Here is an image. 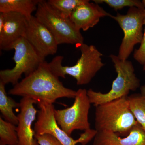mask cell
<instances>
[{"instance_id": "6da1fadb", "label": "cell", "mask_w": 145, "mask_h": 145, "mask_svg": "<svg viewBox=\"0 0 145 145\" xmlns=\"http://www.w3.org/2000/svg\"><path fill=\"white\" fill-rule=\"evenodd\" d=\"M8 93L33 99L37 104H53L61 98L75 99L77 91L65 87L44 61L34 72L14 86Z\"/></svg>"}, {"instance_id": "7a4b0ae2", "label": "cell", "mask_w": 145, "mask_h": 145, "mask_svg": "<svg viewBox=\"0 0 145 145\" xmlns=\"http://www.w3.org/2000/svg\"><path fill=\"white\" fill-rule=\"evenodd\" d=\"M78 48L81 55L74 65L63 66V57L60 55L53 58L48 64L59 78H65L66 75H69L75 78L77 85H84L90 83L105 64L102 62L103 54L94 46L83 43Z\"/></svg>"}, {"instance_id": "3957f363", "label": "cell", "mask_w": 145, "mask_h": 145, "mask_svg": "<svg viewBox=\"0 0 145 145\" xmlns=\"http://www.w3.org/2000/svg\"><path fill=\"white\" fill-rule=\"evenodd\" d=\"M127 96L96 106L95 127L98 132L128 134L138 124L130 108Z\"/></svg>"}, {"instance_id": "277c9868", "label": "cell", "mask_w": 145, "mask_h": 145, "mask_svg": "<svg viewBox=\"0 0 145 145\" xmlns=\"http://www.w3.org/2000/svg\"><path fill=\"white\" fill-rule=\"evenodd\" d=\"M110 57L114 63L117 76L112 82L111 89L107 93L94 91L91 89L87 90L91 103L95 106L126 97L130 91H134L140 87V80L135 75L131 62L128 60L122 61L114 54H111Z\"/></svg>"}, {"instance_id": "5b68a950", "label": "cell", "mask_w": 145, "mask_h": 145, "mask_svg": "<svg viewBox=\"0 0 145 145\" xmlns=\"http://www.w3.org/2000/svg\"><path fill=\"white\" fill-rule=\"evenodd\" d=\"M35 16L48 29L58 44H74L78 47L84 43L80 30L70 18L63 17L47 1L40 0Z\"/></svg>"}, {"instance_id": "8992f818", "label": "cell", "mask_w": 145, "mask_h": 145, "mask_svg": "<svg viewBox=\"0 0 145 145\" xmlns=\"http://www.w3.org/2000/svg\"><path fill=\"white\" fill-rule=\"evenodd\" d=\"M15 50L13 57L15 65L11 69L0 71V81L7 84L15 86L23 74L25 77L34 72L40 65L44 61L33 46L24 37L19 39L13 44L11 50Z\"/></svg>"}, {"instance_id": "52a82bcc", "label": "cell", "mask_w": 145, "mask_h": 145, "mask_svg": "<svg viewBox=\"0 0 145 145\" xmlns=\"http://www.w3.org/2000/svg\"><path fill=\"white\" fill-rule=\"evenodd\" d=\"M145 16V8L136 7H130L125 15L118 13L116 16H110L123 31V38L117 55L122 61L127 60L135 46L142 42Z\"/></svg>"}, {"instance_id": "ba28073f", "label": "cell", "mask_w": 145, "mask_h": 145, "mask_svg": "<svg viewBox=\"0 0 145 145\" xmlns=\"http://www.w3.org/2000/svg\"><path fill=\"white\" fill-rule=\"evenodd\" d=\"M74 99V103L70 107L54 110V117L57 123L70 136L75 130L85 131L90 129L88 114L91 103L87 90L79 89Z\"/></svg>"}, {"instance_id": "9c48e42d", "label": "cell", "mask_w": 145, "mask_h": 145, "mask_svg": "<svg viewBox=\"0 0 145 145\" xmlns=\"http://www.w3.org/2000/svg\"><path fill=\"white\" fill-rule=\"evenodd\" d=\"M38 54L45 58L57 52L59 44L48 29L35 16L27 18L25 36Z\"/></svg>"}, {"instance_id": "30bf717a", "label": "cell", "mask_w": 145, "mask_h": 145, "mask_svg": "<svg viewBox=\"0 0 145 145\" xmlns=\"http://www.w3.org/2000/svg\"><path fill=\"white\" fill-rule=\"evenodd\" d=\"M39 110L37 113V119L34 124L35 134H49L55 137L63 145H76L75 140L65 132L57 123L54 117L53 104L46 102H39Z\"/></svg>"}, {"instance_id": "8fae6325", "label": "cell", "mask_w": 145, "mask_h": 145, "mask_svg": "<svg viewBox=\"0 0 145 145\" xmlns=\"http://www.w3.org/2000/svg\"><path fill=\"white\" fill-rule=\"evenodd\" d=\"M37 102L33 99L22 98L20 101V112L18 115L17 127L18 145H39L35 138V133L32 125L38 110L34 105Z\"/></svg>"}, {"instance_id": "7c38bea8", "label": "cell", "mask_w": 145, "mask_h": 145, "mask_svg": "<svg viewBox=\"0 0 145 145\" xmlns=\"http://www.w3.org/2000/svg\"><path fill=\"white\" fill-rule=\"evenodd\" d=\"M4 24L0 31V48L9 50L14 43L25 37L27 27V18L17 13H3Z\"/></svg>"}, {"instance_id": "4fadbf2b", "label": "cell", "mask_w": 145, "mask_h": 145, "mask_svg": "<svg viewBox=\"0 0 145 145\" xmlns=\"http://www.w3.org/2000/svg\"><path fill=\"white\" fill-rule=\"evenodd\" d=\"M111 16L98 4L85 0L75 8L70 19L78 29L86 31L96 25L101 18Z\"/></svg>"}, {"instance_id": "5bb4252c", "label": "cell", "mask_w": 145, "mask_h": 145, "mask_svg": "<svg viewBox=\"0 0 145 145\" xmlns=\"http://www.w3.org/2000/svg\"><path fill=\"white\" fill-rule=\"evenodd\" d=\"M93 145H145V131L138 123L124 138L113 132H98L94 138Z\"/></svg>"}, {"instance_id": "9a60e30c", "label": "cell", "mask_w": 145, "mask_h": 145, "mask_svg": "<svg viewBox=\"0 0 145 145\" xmlns=\"http://www.w3.org/2000/svg\"><path fill=\"white\" fill-rule=\"evenodd\" d=\"M40 0H0V13L13 12L29 18L37 10Z\"/></svg>"}, {"instance_id": "2e32d148", "label": "cell", "mask_w": 145, "mask_h": 145, "mask_svg": "<svg viewBox=\"0 0 145 145\" xmlns=\"http://www.w3.org/2000/svg\"><path fill=\"white\" fill-rule=\"evenodd\" d=\"M5 84L0 81V111L7 121L18 125V115L13 112V108H20V103H17L11 97L7 96Z\"/></svg>"}, {"instance_id": "e0dca14e", "label": "cell", "mask_w": 145, "mask_h": 145, "mask_svg": "<svg viewBox=\"0 0 145 145\" xmlns=\"http://www.w3.org/2000/svg\"><path fill=\"white\" fill-rule=\"evenodd\" d=\"M130 108L138 123L145 131V101L140 93L127 96Z\"/></svg>"}, {"instance_id": "ac0fdd59", "label": "cell", "mask_w": 145, "mask_h": 145, "mask_svg": "<svg viewBox=\"0 0 145 145\" xmlns=\"http://www.w3.org/2000/svg\"><path fill=\"white\" fill-rule=\"evenodd\" d=\"M0 143L5 145H18L17 127L0 117Z\"/></svg>"}, {"instance_id": "d6986e66", "label": "cell", "mask_w": 145, "mask_h": 145, "mask_svg": "<svg viewBox=\"0 0 145 145\" xmlns=\"http://www.w3.org/2000/svg\"><path fill=\"white\" fill-rule=\"evenodd\" d=\"M85 0H48V3L65 18H70L75 8Z\"/></svg>"}, {"instance_id": "ffe728a7", "label": "cell", "mask_w": 145, "mask_h": 145, "mask_svg": "<svg viewBox=\"0 0 145 145\" xmlns=\"http://www.w3.org/2000/svg\"><path fill=\"white\" fill-rule=\"evenodd\" d=\"M94 3H105L116 10H120L126 7L145 8L142 1L137 0H94Z\"/></svg>"}, {"instance_id": "44dd1931", "label": "cell", "mask_w": 145, "mask_h": 145, "mask_svg": "<svg viewBox=\"0 0 145 145\" xmlns=\"http://www.w3.org/2000/svg\"><path fill=\"white\" fill-rule=\"evenodd\" d=\"M142 2L145 8V0H143ZM144 25L145 26V30L142 40L140 44L139 48L135 49L133 53V58L135 61L143 65L145 64V16Z\"/></svg>"}, {"instance_id": "7402d4cb", "label": "cell", "mask_w": 145, "mask_h": 145, "mask_svg": "<svg viewBox=\"0 0 145 145\" xmlns=\"http://www.w3.org/2000/svg\"><path fill=\"white\" fill-rule=\"evenodd\" d=\"M35 138L39 145H63L55 137L50 134H35Z\"/></svg>"}, {"instance_id": "603a6c76", "label": "cell", "mask_w": 145, "mask_h": 145, "mask_svg": "<svg viewBox=\"0 0 145 145\" xmlns=\"http://www.w3.org/2000/svg\"><path fill=\"white\" fill-rule=\"evenodd\" d=\"M98 131L96 129H89L86 130L84 132L81 134L80 137L77 139V142L80 143L81 145H86L90 142L93 138H94Z\"/></svg>"}, {"instance_id": "cb8c5ba5", "label": "cell", "mask_w": 145, "mask_h": 145, "mask_svg": "<svg viewBox=\"0 0 145 145\" xmlns=\"http://www.w3.org/2000/svg\"><path fill=\"white\" fill-rule=\"evenodd\" d=\"M4 24V18L3 13H0V31L2 30Z\"/></svg>"}, {"instance_id": "d4e9b609", "label": "cell", "mask_w": 145, "mask_h": 145, "mask_svg": "<svg viewBox=\"0 0 145 145\" xmlns=\"http://www.w3.org/2000/svg\"><path fill=\"white\" fill-rule=\"evenodd\" d=\"M140 93L143 96L145 101V84L140 87Z\"/></svg>"}, {"instance_id": "484cf974", "label": "cell", "mask_w": 145, "mask_h": 145, "mask_svg": "<svg viewBox=\"0 0 145 145\" xmlns=\"http://www.w3.org/2000/svg\"><path fill=\"white\" fill-rule=\"evenodd\" d=\"M143 70L145 71V64L144 65V66H143Z\"/></svg>"}, {"instance_id": "4316f807", "label": "cell", "mask_w": 145, "mask_h": 145, "mask_svg": "<svg viewBox=\"0 0 145 145\" xmlns=\"http://www.w3.org/2000/svg\"><path fill=\"white\" fill-rule=\"evenodd\" d=\"M0 145H5L4 144H2V143H0Z\"/></svg>"}, {"instance_id": "83f0119b", "label": "cell", "mask_w": 145, "mask_h": 145, "mask_svg": "<svg viewBox=\"0 0 145 145\" xmlns=\"http://www.w3.org/2000/svg\"><path fill=\"white\" fill-rule=\"evenodd\" d=\"M80 145H81V144Z\"/></svg>"}]
</instances>
